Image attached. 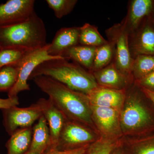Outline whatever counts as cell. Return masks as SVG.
<instances>
[{
  "label": "cell",
  "instance_id": "obj_13",
  "mask_svg": "<svg viewBox=\"0 0 154 154\" xmlns=\"http://www.w3.org/2000/svg\"><path fill=\"white\" fill-rule=\"evenodd\" d=\"M99 86L110 89L124 90L130 75L120 70L114 62L99 70L92 72Z\"/></svg>",
  "mask_w": 154,
  "mask_h": 154
},
{
  "label": "cell",
  "instance_id": "obj_29",
  "mask_svg": "<svg viewBox=\"0 0 154 154\" xmlns=\"http://www.w3.org/2000/svg\"><path fill=\"white\" fill-rule=\"evenodd\" d=\"M89 145L68 150L50 149L45 154H87Z\"/></svg>",
  "mask_w": 154,
  "mask_h": 154
},
{
  "label": "cell",
  "instance_id": "obj_12",
  "mask_svg": "<svg viewBox=\"0 0 154 154\" xmlns=\"http://www.w3.org/2000/svg\"><path fill=\"white\" fill-rule=\"evenodd\" d=\"M90 105L109 107L118 110L122 108L125 101L124 90H118L99 86L87 95Z\"/></svg>",
  "mask_w": 154,
  "mask_h": 154
},
{
  "label": "cell",
  "instance_id": "obj_4",
  "mask_svg": "<svg viewBox=\"0 0 154 154\" xmlns=\"http://www.w3.org/2000/svg\"><path fill=\"white\" fill-rule=\"evenodd\" d=\"M140 93L132 90L125 97L120 116L121 131L138 136L154 131V112Z\"/></svg>",
  "mask_w": 154,
  "mask_h": 154
},
{
  "label": "cell",
  "instance_id": "obj_1",
  "mask_svg": "<svg viewBox=\"0 0 154 154\" xmlns=\"http://www.w3.org/2000/svg\"><path fill=\"white\" fill-rule=\"evenodd\" d=\"M32 80L42 92L47 94L66 120L86 126L93 125L91 105L87 95L74 91L45 76H38Z\"/></svg>",
  "mask_w": 154,
  "mask_h": 154
},
{
  "label": "cell",
  "instance_id": "obj_30",
  "mask_svg": "<svg viewBox=\"0 0 154 154\" xmlns=\"http://www.w3.org/2000/svg\"><path fill=\"white\" fill-rule=\"evenodd\" d=\"M19 105L18 96L15 97H8L6 99L0 98V109L5 110L12 107H16Z\"/></svg>",
  "mask_w": 154,
  "mask_h": 154
},
{
  "label": "cell",
  "instance_id": "obj_20",
  "mask_svg": "<svg viewBox=\"0 0 154 154\" xmlns=\"http://www.w3.org/2000/svg\"><path fill=\"white\" fill-rule=\"evenodd\" d=\"M107 42L94 25L85 23L80 27L79 43L81 45L98 47Z\"/></svg>",
  "mask_w": 154,
  "mask_h": 154
},
{
  "label": "cell",
  "instance_id": "obj_33",
  "mask_svg": "<svg viewBox=\"0 0 154 154\" xmlns=\"http://www.w3.org/2000/svg\"><path fill=\"white\" fill-rule=\"evenodd\" d=\"M111 154H122V152L120 151L119 150H118L117 151H115V152H113H113H112V153Z\"/></svg>",
  "mask_w": 154,
  "mask_h": 154
},
{
  "label": "cell",
  "instance_id": "obj_19",
  "mask_svg": "<svg viewBox=\"0 0 154 154\" xmlns=\"http://www.w3.org/2000/svg\"><path fill=\"white\" fill-rule=\"evenodd\" d=\"M96 47L77 45L70 48L64 52L62 57L71 59L91 72L93 68Z\"/></svg>",
  "mask_w": 154,
  "mask_h": 154
},
{
  "label": "cell",
  "instance_id": "obj_18",
  "mask_svg": "<svg viewBox=\"0 0 154 154\" xmlns=\"http://www.w3.org/2000/svg\"><path fill=\"white\" fill-rule=\"evenodd\" d=\"M33 135V128L19 130L11 135L6 143L8 154H25L29 150Z\"/></svg>",
  "mask_w": 154,
  "mask_h": 154
},
{
  "label": "cell",
  "instance_id": "obj_15",
  "mask_svg": "<svg viewBox=\"0 0 154 154\" xmlns=\"http://www.w3.org/2000/svg\"><path fill=\"white\" fill-rule=\"evenodd\" d=\"M130 48L132 57L139 55L154 56V27L146 23L134 37Z\"/></svg>",
  "mask_w": 154,
  "mask_h": 154
},
{
  "label": "cell",
  "instance_id": "obj_25",
  "mask_svg": "<svg viewBox=\"0 0 154 154\" xmlns=\"http://www.w3.org/2000/svg\"><path fill=\"white\" fill-rule=\"evenodd\" d=\"M28 51L14 48L0 49V68L19 63Z\"/></svg>",
  "mask_w": 154,
  "mask_h": 154
},
{
  "label": "cell",
  "instance_id": "obj_16",
  "mask_svg": "<svg viewBox=\"0 0 154 154\" xmlns=\"http://www.w3.org/2000/svg\"><path fill=\"white\" fill-rule=\"evenodd\" d=\"M152 0H133L130 2L128 13L124 19L130 34L137 30L141 22L151 13L154 7Z\"/></svg>",
  "mask_w": 154,
  "mask_h": 154
},
{
  "label": "cell",
  "instance_id": "obj_22",
  "mask_svg": "<svg viewBox=\"0 0 154 154\" xmlns=\"http://www.w3.org/2000/svg\"><path fill=\"white\" fill-rule=\"evenodd\" d=\"M114 55V48L113 45L109 41L106 44L96 47L91 72L107 66L111 63Z\"/></svg>",
  "mask_w": 154,
  "mask_h": 154
},
{
  "label": "cell",
  "instance_id": "obj_7",
  "mask_svg": "<svg viewBox=\"0 0 154 154\" xmlns=\"http://www.w3.org/2000/svg\"><path fill=\"white\" fill-rule=\"evenodd\" d=\"M3 123L6 131L12 135L19 130L32 127L42 116L40 106L36 102L27 107H12L3 110Z\"/></svg>",
  "mask_w": 154,
  "mask_h": 154
},
{
  "label": "cell",
  "instance_id": "obj_23",
  "mask_svg": "<svg viewBox=\"0 0 154 154\" xmlns=\"http://www.w3.org/2000/svg\"><path fill=\"white\" fill-rule=\"evenodd\" d=\"M131 152L132 154H154V131L133 140Z\"/></svg>",
  "mask_w": 154,
  "mask_h": 154
},
{
  "label": "cell",
  "instance_id": "obj_3",
  "mask_svg": "<svg viewBox=\"0 0 154 154\" xmlns=\"http://www.w3.org/2000/svg\"><path fill=\"white\" fill-rule=\"evenodd\" d=\"M46 36L43 20L34 13L24 22L0 27V47L29 51L45 46Z\"/></svg>",
  "mask_w": 154,
  "mask_h": 154
},
{
  "label": "cell",
  "instance_id": "obj_8",
  "mask_svg": "<svg viewBox=\"0 0 154 154\" xmlns=\"http://www.w3.org/2000/svg\"><path fill=\"white\" fill-rule=\"evenodd\" d=\"M84 125L66 120L60 133L57 149H71L88 145L94 142V134Z\"/></svg>",
  "mask_w": 154,
  "mask_h": 154
},
{
  "label": "cell",
  "instance_id": "obj_26",
  "mask_svg": "<svg viewBox=\"0 0 154 154\" xmlns=\"http://www.w3.org/2000/svg\"><path fill=\"white\" fill-rule=\"evenodd\" d=\"M48 7L52 9L55 16L60 19L69 14L74 8L77 0H46Z\"/></svg>",
  "mask_w": 154,
  "mask_h": 154
},
{
  "label": "cell",
  "instance_id": "obj_35",
  "mask_svg": "<svg viewBox=\"0 0 154 154\" xmlns=\"http://www.w3.org/2000/svg\"><path fill=\"white\" fill-rule=\"evenodd\" d=\"M1 69V68H0V69Z\"/></svg>",
  "mask_w": 154,
  "mask_h": 154
},
{
  "label": "cell",
  "instance_id": "obj_6",
  "mask_svg": "<svg viewBox=\"0 0 154 154\" xmlns=\"http://www.w3.org/2000/svg\"><path fill=\"white\" fill-rule=\"evenodd\" d=\"M49 43L41 48L27 51L18 64L19 75L15 85L8 92V97H17L20 92L29 91L28 81L30 76L38 65L46 61L63 57L50 55L48 52Z\"/></svg>",
  "mask_w": 154,
  "mask_h": 154
},
{
  "label": "cell",
  "instance_id": "obj_31",
  "mask_svg": "<svg viewBox=\"0 0 154 154\" xmlns=\"http://www.w3.org/2000/svg\"><path fill=\"white\" fill-rule=\"evenodd\" d=\"M140 88L143 94L146 96L147 98L149 99V100L151 102L152 104L154 106V91H150V90L143 88Z\"/></svg>",
  "mask_w": 154,
  "mask_h": 154
},
{
  "label": "cell",
  "instance_id": "obj_27",
  "mask_svg": "<svg viewBox=\"0 0 154 154\" xmlns=\"http://www.w3.org/2000/svg\"><path fill=\"white\" fill-rule=\"evenodd\" d=\"M117 144L113 138H102L89 146L87 154H111L116 149Z\"/></svg>",
  "mask_w": 154,
  "mask_h": 154
},
{
  "label": "cell",
  "instance_id": "obj_21",
  "mask_svg": "<svg viewBox=\"0 0 154 154\" xmlns=\"http://www.w3.org/2000/svg\"><path fill=\"white\" fill-rule=\"evenodd\" d=\"M154 71V56L139 55L134 58L131 74L136 80Z\"/></svg>",
  "mask_w": 154,
  "mask_h": 154
},
{
  "label": "cell",
  "instance_id": "obj_5",
  "mask_svg": "<svg viewBox=\"0 0 154 154\" xmlns=\"http://www.w3.org/2000/svg\"><path fill=\"white\" fill-rule=\"evenodd\" d=\"M108 41L113 45L114 63L125 73L131 75L134 58L131 56L129 41L130 33L124 20L115 24L106 31Z\"/></svg>",
  "mask_w": 154,
  "mask_h": 154
},
{
  "label": "cell",
  "instance_id": "obj_24",
  "mask_svg": "<svg viewBox=\"0 0 154 154\" xmlns=\"http://www.w3.org/2000/svg\"><path fill=\"white\" fill-rule=\"evenodd\" d=\"M18 75V64L2 68L0 69V92H9L17 83Z\"/></svg>",
  "mask_w": 154,
  "mask_h": 154
},
{
  "label": "cell",
  "instance_id": "obj_34",
  "mask_svg": "<svg viewBox=\"0 0 154 154\" xmlns=\"http://www.w3.org/2000/svg\"><path fill=\"white\" fill-rule=\"evenodd\" d=\"M0 49H1V47H0Z\"/></svg>",
  "mask_w": 154,
  "mask_h": 154
},
{
  "label": "cell",
  "instance_id": "obj_2",
  "mask_svg": "<svg viewBox=\"0 0 154 154\" xmlns=\"http://www.w3.org/2000/svg\"><path fill=\"white\" fill-rule=\"evenodd\" d=\"M40 75L49 77L86 95L99 86L91 72L78 64L69 62L63 57L42 63L34 69L29 80Z\"/></svg>",
  "mask_w": 154,
  "mask_h": 154
},
{
  "label": "cell",
  "instance_id": "obj_11",
  "mask_svg": "<svg viewBox=\"0 0 154 154\" xmlns=\"http://www.w3.org/2000/svg\"><path fill=\"white\" fill-rule=\"evenodd\" d=\"M42 115L46 119L50 134V149H57L60 135L66 119L60 110L54 105L49 99L41 98L37 101Z\"/></svg>",
  "mask_w": 154,
  "mask_h": 154
},
{
  "label": "cell",
  "instance_id": "obj_17",
  "mask_svg": "<svg viewBox=\"0 0 154 154\" xmlns=\"http://www.w3.org/2000/svg\"><path fill=\"white\" fill-rule=\"evenodd\" d=\"M51 146L50 134L46 119L43 115L33 128L32 141L29 150L45 153Z\"/></svg>",
  "mask_w": 154,
  "mask_h": 154
},
{
  "label": "cell",
  "instance_id": "obj_14",
  "mask_svg": "<svg viewBox=\"0 0 154 154\" xmlns=\"http://www.w3.org/2000/svg\"><path fill=\"white\" fill-rule=\"evenodd\" d=\"M80 27L61 28L49 43L48 52L50 55L62 57L65 51L79 43Z\"/></svg>",
  "mask_w": 154,
  "mask_h": 154
},
{
  "label": "cell",
  "instance_id": "obj_32",
  "mask_svg": "<svg viewBox=\"0 0 154 154\" xmlns=\"http://www.w3.org/2000/svg\"><path fill=\"white\" fill-rule=\"evenodd\" d=\"M25 154H45V153L38 152L32 151L29 150Z\"/></svg>",
  "mask_w": 154,
  "mask_h": 154
},
{
  "label": "cell",
  "instance_id": "obj_10",
  "mask_svg": "<svg viewBox=\"0 0 154 154\" xmlns=\"http://www.w3.org/2000/svg\"><path fill=\"white\" fill-rule=\"evenodd\" d=\"M93 122L106 137L113 138L121 132L119 110L91 105Z\"/></svg>",
  "mask_w": 154,
  "mask_h": 154
},
{
  "label": "cell",
  "instance_id": "obj_9",
  "mask_svg": "<svg viewBox=\"0 0 154 154\" xmlns=\"http://www.w3.org/2000/svg\"><path fill=\"white\" fill-rule=\"evenodd\" d=\"M34 0H9L0 5V27L21 23L34 13Z\"/></svg>",
  "mask_w": 154,
  "mask_h": 154
},
{
  "label": "cell",
  "instance_id": "obj_28",
  "mask_svg": "<svg viewBox=\"0 0 154 154\" xmlns=\"http://www.w3.org/2000/svg\"><path fill=\"white\" fill-rule=\"evenodd\" d=\"M136 83L140 88L154 91V71L141 79L136 80Z\"/></svg>",
  "mask_w": 154,
  "mask_h": 154
}]
</instances>
